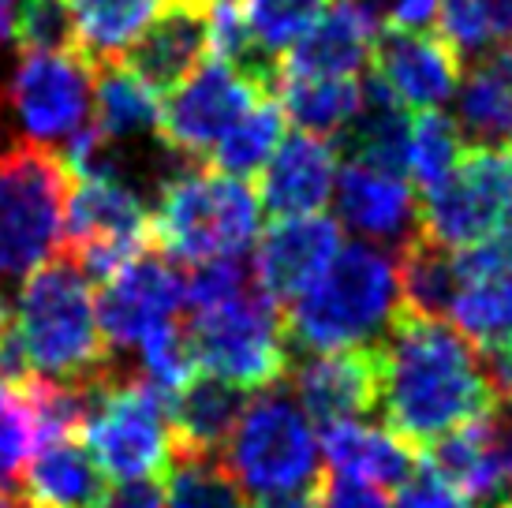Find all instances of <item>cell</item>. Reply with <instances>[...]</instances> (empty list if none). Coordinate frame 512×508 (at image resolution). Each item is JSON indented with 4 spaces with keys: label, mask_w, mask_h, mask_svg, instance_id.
<instances>
[{
    "label": "cell",
    "mask_w": 512,
    "mask_h": 508,
    "mask_svg": "<svg viewBox=\"0 0 512 508\" xmlns=\"http://www.w3.org/2000/svg\"><path fill=\"white\" fill-rule=\"evenodd\" d=\"M12 42L23 53H75L79 34L72 0H19Z\"/></svg>",
    "instance_id": "74e56055"
},
{
    "label": "cell",
    "mask_w": 512,
    "mask_h": 508,
    "mask_svg": "<svg viewBox=\"0 0 512 508\" xmlns=\"http://www.w3.org/2000/svg\"><path fill=\"white\" fill-rule=\"evenodd\" d=\"M94 303L105 348L113 355H131L139 340L180 318L187 307L184 273L165 254L146 247L101 284V296Z\"/></svg>",
    "instance_id": "7c38bea8"
},
{
    "label": "cell",
    "mask_w": 512,
    "mask_h": 508,
    "mask_svg": "<svg viewBox=\"0 0 512 508\" xmlns=\"http://www.w3.org/2000/svg\"><path fill=\"white\" fill-rule=\"evenodd\" d=\"M281 381L314 426L352 423L359 415L378 411V352L374 348L292 355Z\"/></svg>",
    "instance_id": "4fadbf2b"
},
{
    "label": "cell",
    "mask_w": 512,
    "mask_h": 508,
    "mask_svg": "<svg viewBox=\"0 0 512 508\" xmlns=\"http://www.w3.org/2000/svg\"><path fill=\"white\" fill-rule=\"evenodd\" d=\"M210 53V12L195 0H165L128 45V71L154 94H172Z\"/></svg>",
    "instance_id": "e0dca14e"
},
{
    "label": "cell",
    "mask_w": 512,
    "mask_h": 508,
    "mask_svg": "<svg viewBox=\"0 0 512 508\" xmlns=\"http://www.w3.org/2000/svg\"><path fill=\"white\" fill-rule=\"evenodd\" d=\"M15 508H45V505H38V501H15Z\"/></svg>",
    "instance_id": "681fc988"
},
{
    "label": "cell",
    "mask_w": 512,
    "mask_h": 508,
    "mask_svg": "<svg viewBox=\"0 0 512 508\" xmlns=\"http://www.w3.org/2000/svg\"><path fill=\"white\" fill-rule=\"evenodd\" d=\"M94 127L109 139L161 135V105L120 60L94 68Z\"/></svg>",
    "instance_id": "f1b7e54d"
},
{
    "label": "cell",
    "mask_w": 512,
    "mask_h": 508,
    "mask_svg": "<svg viewBox=\"0 0 512 508\" xmlns=\"http://www.w3.org/2000/svg\"><path fill=\"white\" fill-rule=\"evenodd\" d=\"M370 64V71L400 98V105H412L419 113H434L445 101H453L464 68L441 38L412 30H382L370 49Z\"/></svg>",
    "instance_id": "ac0fdd59"
},
{
    "label": "cell",
    "mask_w": 512,
    "mask_h": 508,
    "mask_svg": "<svg viewBox=\"0 0 512 508\" xmlns=\"http://www.w3.org/2000/svg\"><path fill=\"white\" fill-rule=\"evenodd\" d=\"M255 101L262 98L221 60L199 64V71L187 75L169 94V105L161 109V139L202 161Z\"/></svg>",
    "instance_id": "5bb4252c"
},
{
    "label": "cell",
    "mask_w": 512,
    "mask_h": 508,
    "mask_svg": "<svg viewBox=\"0 0 512 508\" xmlns=\"http://www.w3.org/2000/svg\"><path fill=\"white\" fill-rule=\"evenodd\" d=\"M221 464L243 494H296L318 486V434L285 381L247 396Z\"/></svg>",
    "instance_id": "8992f818"
},
{
    "label": "cell",
    "mask_w": 512,
    "mask_h": 508,
    "mask_svg": "<svg viewBox=\"0 0 512 508\" xmlns=\"http://www.w3.org/2000/svg\"><path fill=\"white\" fill-rule=\"evenodd\" d=\"M262 225V206L251 180L217 169H191L150 206V240L180 262H206L247 254Z\"/></svg>",
    "instance_id": "5b68a950"
},
{
    "label": "cell",
    "mask_w": 512,
    "mask_h": 508,
    "mask_svg": "<svg viewBox=\"0 0 512 508\" xmlns=\"http://www.w3.org/2000/svg\"><path fill=\"white\" fill-rule=\"evenodd\" d=\"M427 467L438 479L449 482L456 494L468 497L475 508H494L509 497V482L501 471L498 438H494L490 415L453 426L441 438L430 441Z\"/></svg>",
    "instance_id": "603a6c76"
},
{
    "label": "cell",
    "mask_w": 512,
    "mask_h": 508,
    "mask_svg": "<svg viewBox=\"0 0 512 508\" xmlns=\"http://www.w3.org/2000/svg\"><path fill=\"white\" fill-rule=\"evenodd\" d=\"M337 165H341V157L329 139L303 135V131L285 135L270 161L262 165V180L255 191L258 206L277 221L318 213L333 198L337 172H341Z\"/></svg>",
    "instance_id": "d6986e66"
},
{
    "label": "cell",
    "mask_w": 512,
    "mask_h": 508,
    "mask_svg": "<svg viewBox=\"0 0 512 508\" xmlns=\"http://www.w3.org/2000/svg\"><path fill=\"white\" fill-rule=\"evenodd\" d=\"M79 434L105 475L120 482L154 479L172 456L169 400L150 381L131 374L101 396Z\"/></svg>",
    "instance_id": "9c48e42d"
},
{
    "label": "cell",
    "mask_w": 512,
    "mask_h": 508,
    "mask_svg": "<svg viewBox=\"0 0 512 508\" xmlns=\"http://www.w3.org/2000/svg\"><path fill=\"white\" fill-rule=\"evenodd\" d=\"M165 508H247L243 490L225 471L221 456L172 449L165 464Z\"/></svg>",
    "instance_id": "1f68e13d"
},
{
    "label": "cell",
    "mask_w": 512,
    "mask_h": 508,
    "mask_svg": "<svg viewBox=\"0 0 512 508\" xmlns=\"http://www.w3.org/2000/svg\"><path fill=\"white\" fill-rule=\"evenodd\" d=\"M408 139H412L408 105H400L397 94L374 71H367L363 86H359L356 116L333 139L337 157H348L352 165H370V169L404 176V169H408Z\"/></svg>",
    "instance_id": "7402d4cb"
},
{
    "label": "cell",
    "mask_w": 512,
    "mask_h": 508,
    "mask_svg": "<svg viewBox=\"0 0 512 508\" xmlns=\"http://www.w3.org/2000/svg\"><path fill=\"white\" fill-rule=\"evenodd\" d=\"M314 508H393V505H389V497L378 486L329 475L326 482L314 486Z\"/></svg>",
    "instance_id": "60d3db41"
},
{
    "label": "cell",
    "mask_w": 512,
    "mask_h": 508,
    "mask_svg": "<svg viewBox=\"0 0 512 508\" xmlns=\"http://www.w3.org/2000/svg\"><path fill=\"white\" fill-rule=\"evenodd\" d=\"M98 508H165V490L154 479L120 482L116 490H105Z\"/></svg>",
    "instance_id": "b9f144b4"
},
{
    "label": "cell",
    "mask_w": 512,
    "mask_h": 508,
    "mask_svg": "<svg viewBox=\"0 0 512 508\" xmlns=\"http://www.w3.org/2000/svg\"><path fill=\"white\" fill-rule=\"evenodd\" d=\"M4 322H8V299L0 296V329H4Z\"/></svg>",
    "instance_id": "c3c4849f"
},
{
    "label": "cell",
    "mask_w": 512,
    "mask_h": 508,
    "mask_svg": "<svg viewBox=\"0 0 512 508\" xmlns=\"http://www.w3.org/2000/svg\"><path fill=\"white\" fill-rule=\"evenodd\" d=\"M42 445V426L30 396V381L0 378V494L23 486V467Z\"/></svg>",
    "instance_id": "836d02e7"
},
{
    "label": "cell",
    "mask_w": 512,
    "mask_h": 508,
    "mask_svg": "<svg viewBox=\"0 0 512 508\" xmlns=\"http://www.w3.org/2000/svg\"><path fill=\"white\" fill-rule=\"evenodd\" d=\"M281 139H285V113L273 98H262L221 135V142L210 150V161L225 176L251 180L255 172H262Z\"/></svg>",
    "instance_id": "4dcf8cb0"
},
{
    "label": "cell",
    "mask_w": 512,
    "mask_h": 508,
    "mask_svg": "<svg viewBox=\"0 0 512 508\" xmlns=\"http://www.w3.org/2000/svg\"><path fill=\"white\" fill-rule=\"evenodd\" d=\"M131 359H135L139 378L150 381L165 400H172L187 381L199 374V355H195V344L187 337V325H180V318L139 340Z\"/></svg>",
    "instance_id": "e575fe53"
},
{
    "label": "cell",
    "mask_w": 512,
    "mask_h": 508,
    "mask_svg": "<svg viewBox=\"0 0 512 508\" xmlns=\"http://www.w3.org/2000/svg\"><path fill=\"white\" fill-rule=\"evenodd\" d=\"M318 456L326 460V467L337 479H356L378 486V490H400L419 467V456L408 441L385 426L363 423V419L322 426Z\"/></svg>",
    "instance_id": "44dd1931"
},
{
    "label": "cell",
    "mask_w": 512,
    "mask_h": 508,
    "mask_svg": "<svg viewBox=\"0 0 512 508\" xmlns=\"http://www.w3.org/2000/svg\"><path fill=\"white\" fill-rule=\"evenodd\" d=\"M337 251H341V225L333 217L322 213L281 217L262 232L251 269L258 288L273 303H292L322 277V269L333 262Z\"/></svg>",
    "instance_id": "2e32d148"
},
{
    "label": "cell",
    "mask_w": 512,
    "mask_h": 508,
    "mask_svg": "<svg viewBox=\"0 0 512 508\" xmlns=\"http://www.w3.org/2000/svg\"><path fill=\"white\" fill-rule=\"evenodd\" d=\"M378 352V411L385 430L408 445H430L445 430L498 408L479 348L445 318L400 311Z\"/></svg>",
    "instance_id": "6da1fadb"
},
{
    "label": "cell",
    "mask_w": 512,
    "mask_h": 508,
    "mask_svg": "<svg viewBox=\"0 0 512 508\" xmlns=\"http://www.w3.org/2000/svg\"><path fill=\"white\" fill-rule=\"evenodd\" d=\"M150 247V206L116 184L83 180L68 195L64 210V254L86 281H109Z\"/></svg>",
    "instance_id": "8fae6325"
},
{
    "label": "cell",
    "mask_w": 512,
    "mask_h": 508,
    "mask_svg": "<svg viewBox=\"0 0 512 508\" xmlns=\"http://www.w3.org/2000/svg\"><path fill=\"white\" fill-rule=\"evenodd\" d=\"M400 311L404 303L393 251L363 240L341 243L322 277L288 303V359L311 352L378 348Z\"/></svg>",
    "instance_id": "7a4b0ae2"
},
{
    "label": "cell",
    "mask_w": 512,
    "mask_h": 508,
    "mask_svg": "<svg viewBox=\"0 0 512 508\" xmlns=\"http://www.w3.org/2000/svg\"><path fill=\"white\" fill-rule=\"evenodd\" d=\"M161 4L165 0H72L75 34H79L75 53L90 68L113 64L128 53V45L143 34Z\"/></svg>",
    "instance_id": "83f0119b"
},
{
    "label": "cell",
    "mask_w": 512,
    "mask_h": 508,
    "mask_svg": "<svg viewBox=\"0 0 512 508\" xmlns=\"http://www.w3.org/2000/svg\"><path fill=\"white\" fill-rule=\"evenodd\" d=\"M512 213V150H468L441 187L419 198V232L449 251L490 240Z\"/></svg>",
    "instance_id": "30bf717a"
},
{
    "label": "cell",
    "mask_w": 512,
    "mask_h": 508,
    "mask_svg": "<svg viewBox=\"0 0 512 508\" xmlns=\"http://www.w3.org/2000/svg\"><path fill=\"white\" fill-rule=\"evenodd\" d=\"M460 161H464V139L453 120L441 109L419 113V120L412 124V139H408V172L419 195L445 184Z\"/></svg>",
    "instance_id": "d590c367"
},
{
    "label": "cell",
    "mask_w": 512,
    "mask_h": 508,
    "mask_svg": "<svg viewBox=\"0 0 512 508\" xmlns=\"http://www.w3.org/2000/svg\"><path fill=\"white\" fill-rule=\"evenodd\" d=\"M4 109L15 139L60 154L90 124L94 68L79 53H23L4 75Z\"/></svg>",
    "instance_id": "ba28073f"
},
{
    "label": "cell",
    "mask_w": 512,
    "mask_h": 508,
    "mask_svg": "<svg viewBox=\"0 0 512 508\" xmlns=\"http://www.w3.org/2000/svg\"><path fill=\"white\" fill-rule=\"evenodd\" d=\"M199 8H206V12H217V8H236L240 0H195Z\"/></svg>",
    "instance_id": "7dc6e473"
},
{
    "label": "cell",
    "mask_w": 512,
    "mask_h": 508,
    "mask_svg": "<svg viewBox=\"0 0 512 508\" xmlns=\"http://www.w3.org/2000/svg\"><path fill=\"white\" fill-rule=\"evenodd\" d=\"M247 396L240 385H232L214 374H195L180 393L169 400L172 449L180 452H210L221 456L232 426L240 419Z\"/></svg>",
    "instance_id": "d4e9b609"
},
{
    "label": "cell",
    "mask_w": 512,
    "mask_h": 508,
    "mask_svg": "<svg viewBox=\"0 0 512 508\" xmlns=\"http://www.w3.org/2000/svg\"><path fill=\"white\" fill-rule=\"evenodd\" d=\"M453 318L460 337H468L479 352L512 348V269L464 284L453 303Z\"/></svg>",
    "instance_id": "d6a6232c"
},
{
    "label": "cell",
    "mask_w": 512,
    "mask_h": 508,
    "mask_svg": "<svg viewBox=\"0 0 512 508\" xmlns=\"http://www.w3.org/2000/svg\"><path fill=\"white\" fill-rule=\"evenodd\" d=\"M247 508H314V490H296V494H266L251 501Z\"/></svg>",
    "instance_id": "ee69618b"
},
{
    "label": "cell",
    "mask_w": 512,
    "mask_h": 508,
    "mask_svg": "<svg viewBox=\"0 0 512 508\" xmlns=\"http://www.w3.org/2000/svg\"><path fill=\"white\" fill-rule=\"evenodd\" d=\"M15 8H19V0H0V45H12Z\"/></svg>",
    "instance_id": "bcb514c9"
},
{
    "label": "cell",
    "mask_w": 512,
    "mask_h": 508,
    "mask_svg": "<svg viewBox=\"0 0 512 508\" xmlns=\"http://www.w3.org/2000/svg\"><path fill=\"white\" fill-rule=\"evenodd\" d=\"M8 329L34 378L83 381L109 359L94 284L68 254H53L45 266L19 281L15 296L8 299Z\"/></svg>",
    "instance_id": "3957f363"
},
{
    "label": "cell",
    "mask_w": 512,
    "mask_h": 508,
    "mask_svg": "<svg viewBox=\"0 0 512 508\" xmlns=\"http://www.w3.org/2000/svg\"><path fill=\"white\" fill-rule=\"evenodd\" d=\"M281 113L285 120L318 139H337L359 109L356 79H322V75H285L281 79Z\"/></svg>",
    "instance_id": "f546056e"
},
{
    "label": "cell",
    "mask_w": 512,
    "mask_h": 508,
    "mask_svg": "<svg viewBox=\"0 0 512 508\" xmlns=\"http://www.w3.org/2000/svg\"><path fill=\"white\" fill-rule=\"evenodd\" d=\"M333 198H337V225L352 228L363 243L400 251L419 236V198L415 187L397 172L348 161L344 172H337Z\"/></svg>",
    "instance_id": "9a60e30c"
},
{
    "label": "cell",
    "mask_w": 512,
    "mask_h": 508,
    "mask_svg": "<svg viewBox=\"0 0 512 508\" xmlns=\"http://www.w3.org/2000/svg\"><path fill=\"white\" fill-rule=\"evenodd\" d=\"M393 508H475L464 494H456L445 479H438L427 464L412 471V479L397 490Z\"/></svg>",
    "instance_id": "ab89813d"
},
{
    "label": "cell",
    "mask_w": 512,
    "mask_h": 508,
    "mask_svg": "<svg viewBox=\"0 0 512 508\" xmlns=\"http://www.w3.org/2000/svg\"><path fill=\"white\" fill-rule=\"evenodd\" d=\"M438 27H441V42L453 49L460 64L486 57L498 45L486 0H441Z\"/></svg>",
    "instance_id": "f35d334b"
},
{
    "label": "cell",
    "mask_w": 512,
    "mask_h": 508,
    "mask_svg": "<svg viewBox=\"0 0 512 508\" xmlns=\"http://www.w3.org/2000/svg\"><path fill=\"white\" fill-rule=\"evenodd\" d=\"M464 146L509 150L512 146V42L494 45L486 57L460 68L453 116Z\"/></svg>",
    "instance_id": "ffe728a7"
},
{
    "label": "cell",
    "mask_w": 512,
    "mask_h": 508,
    "mask_svg": "<svg viewBox=\"0 0 512 508\" xmlns=\"http://www.w3.org/2000/svg\"><path fill=\"white\" fill-rule=\"evenodd\" d=\"M498 42H512V0H486Z\"/></svg>",
    "instance_id": "f6af8a7d"
},
{
    "label": "cell",
    "mask_w": 512,
    "mask_h": 508,
    "mask_svg": "<svg viewBox=\"0 0 512 508\" xmlns=\"http://www.w3.org/2000/svg\"><path fill=\"white\" fill-rule=\"evenodd\" d=\"M72 187L57 150L30 142L0 150V296L60 254Z\"/></svg>",
    "instance_id": "277c9868"
},
{
    "label": "cell",
    "mask_w": 512,
    "mask_h": 508,
    "mask_svg": "<svg viewBox=\"0 0 512 508\" xmlns=\"http://www.w3.org/2000/svg\"><path fill=\"white\" fill-rule=\"evenodd\" d=\"M187 337L195 344L199 367H210L214 378L240 385L243 393H258L285 378V314L258 281L232 299L191 311Z\"/></svg>",
    "instance_id": "52a82bcc"
},
{
    "label": "cell",
    "mask_w": 512,
    "mask_h": 508,
    "mask_svg": "<svg viewBox=\"0 0 512 508\" xmlns=\"http://www.w3.org/2000/svg\"><path fill=\"white\" fill-rule=\"evenodd\" d=\"M374 34L363 27L348 4H333L314 19V27L288 49L285 75H322V79H359L370 64Z\"/></svg>",
    "instance_id": "484cf974"
},
{
    "label": "cell",
    "mask_w": 512,
    "mask_h": 508,
    "mask_svg": "<svg viewBox=\"0 0 512 508\" xmlns=\"http://www.w3.org/2000/svg\"><path fill=\"white\" fill-rule=\"evenodd\" d=\"M0 508H15V501L8 494H0Z\"/></svg>",
    "instance_id": "f907efd6"
},
{
    "label": "cell",
    "mask_w": 512,
    "mask_h": 508,
    "mask_svg": "<svg viewBox=\"0 0 512 508\" xmlns=\"http://www.w3.org/2000/svg\"><path fill=\"white\" fill-rule=\"evenodd\" d=\"M490 423H494V438H498V456L505 482L512 486V404H498L490 411Z\"/></svg>",
    "instance_id": "7bdbcfd3"
},
{
    "label": "cell",
    "mask_w": 512,
    "mask_h": 508,
    "mask_svg": "<svg viewBox=\"0 0 512 508\" xmlns=\"http://www.w3.org/2000/svg\"><path fill=\"white\" fill-rule=\"evenodd\" d=\"M397 277L404 311L419 314V318H445V314H453V303L460 296V288H464V273H460L456 251L434 243L423 232L412 243L400 247Z\"/></svg>",
    "instance_id": "4316f807"
},
{
    "label": "cell",
    "mask_w": 512,
    "mask_h": 508,
    "mask_svg": "<svg viewBox=\"0 0 512 508\" xmlns=\"http://www.w3.org/2000/svg\"><path fill=\"white\" fill-rule=\"evenodd\" d=\"M494 508H512V497H505V501H501V505H494Z\"/></svg>",
    "instance_id": "816d5d0a"
},
{
    "label": "cell",
    "mask_w": 512,
    "mask_h": 508,
    "mask_svg": "<svg viewBox=\"0 0 512 508\" xmlns=\"http://www.w3.org/2000/svg\"><path fill=\"white\" fill-rule=\"evenodd\" d=\"M505 221H509V225H512V213H509V217H505Z\"/></svg>",
    "instance_id": "f5cc1de1"
},
{
    "label": "cell",
    "mask_w": 512,
    "mask_h": 508,
    "mask_svg": "<svg viewBox=\"0 0 512 508\" xmlns=\"http://www.w3.org/2000/svg\"><path fill=\"white\" fill-rule=\"evenodd\" d=\"M23 490L45 508H98L105 497V471L75 434L49 438L23 467Z\"/></svg>",
    "instance_id": "cb8c5ba5"
},
{
    "label": "cell",
    "mask_w": 512,
    "mask_h": 508,
    "mask_svg": "<svg viewBox=\"0 0 512 508\" xmlns=\"http://www.w3.org/2000/svg\"><path fill=\"white\" fill-rule=\"evenodd\" d=\"M322 12H326V0H247L243 23L262 49H270L273 57H285Z\"/></svg>",
    "instance_id": "8d00e7d4"
}]
</instances>
